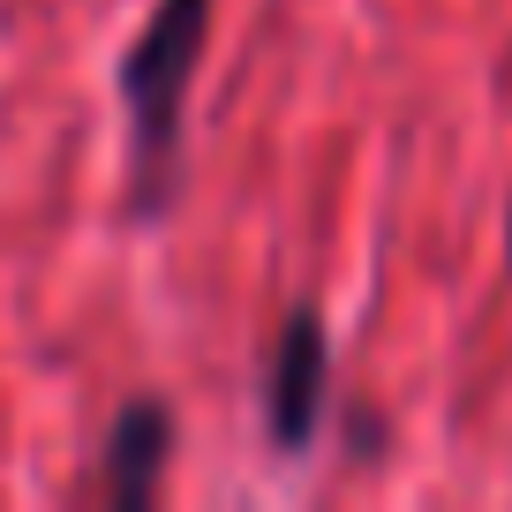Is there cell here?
Masks as SVG:
<instances>
[{"label": "cell", "instance_id": "1", "mask_svg": "<svg viewBox=\"0 0 512 512\" xmlns=\"http://www.w3.org/2000/svg\"><path fill=\"white\" fill-rule=\"evenodd\" d=\"M219 0H151L144 31L121 53V106H128V159H136V211L159 219L181 166V121H189V83L211 38Z\"/></svg>", "mask_w": 512, "mask_h": 512}, {"label": "cell", "instance_id": "2", "mask_svg": "<svg viewBox=\"0 0 512 512\" xmlns=\"http://www.w3.org/2000/svg\"><path fill=\"white\" fill-rule=\"evenodd\" d=\"M324 407H332V332H324V309H287L272 339V362H264V430L272 452L302 460L324 437Z\"/></svg>", "mask_w": 512, "mask_h": 512}, {"label": "cell", "instance_id": "3", "mask_svg": "<svg viewBox=\"0 0 512 512\" xmlns=\"http://www.w3.org/2000/svg\"><path fill=\"white\" fill-rule=\"evenodd\" d=\"M166 452H174V407L136 392V400L113 415L106 452H98V497L113 512H144L166 482Z\"/></svg>", "mask_w": 512, "mask_h": 512}, {"label": "cell", "instance_id": "4", "mask_svg": "<svg viewBox=\"0 0 512 512\" xmlns=\"http://www.w3.org/2000/svg\"><path fill=\"white\" fill-rule=\"evenodd\" d=\"M505 249H512V226H505Z\"/></svg>", "mask_w": 512, "mask_h": 512}]
</instances>
